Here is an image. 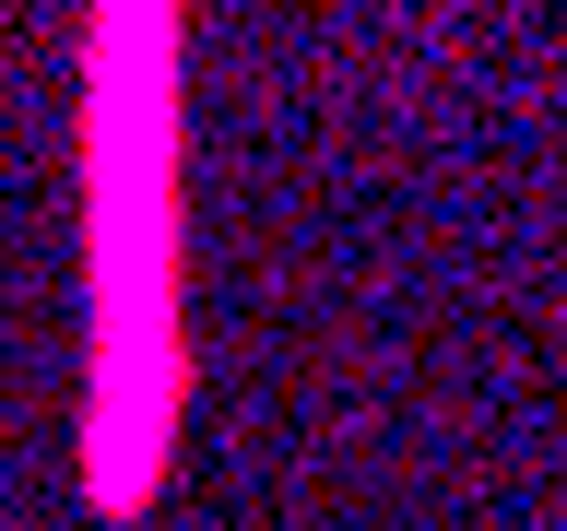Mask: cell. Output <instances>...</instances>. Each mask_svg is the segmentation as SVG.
I'll list each match as a JSON object with an SVG mask.
<instances>
[{
  "label": "cell",
  "instance_id": "1",
  "mask_svg": "<svg viewBox=\"0 0 567 531\" xmlns=\"http://www.w3.org/2000/svg\"><path fill=\"white\" fill-rule=\"evenodd\" d=\"M177 24L189 0H95V508L166 472L177 354Z\"/></svg>",
  "mask_w": 567,
  "mask_h": 531
}]
</instances>
